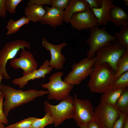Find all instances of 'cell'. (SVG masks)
I'll use <instances>...</instances> for the list:
<instances>
[{"instance_id": "6", "label": "cell", "mask_w": 128, "mask_h": 128, "mask_svg": "<svg viewBox=\"0 0 128 128\" xmlns=\"http://www.w3.org/2000/svg\"><path fill=\"white\" fill-rule=\"evenodd\" d=\"M90 31L89 37L86 40L90 47L87 52V57L88 58L95 57L96 51L99 49L117 41L114 36L108 33L105 27L100 28L98 26L94 27L90 29Z\"/></svg>"}, {"instance_id": "12", "label": "cell", "mask_w": 128, "mask_h": 128, "mask_svg": "<svg viewBox=\"0 0 128 128\" xmlns=\"http://www.w3.org/2000/svg\"><path fill=\"white\" fill-rule=\"evenodd\" d=\"M70 23L73 28L78 31L90 29L98 26L97 19L91 9L89 8L84 11L74 14Z\"/></svg>"}, {"instance_id": "7", "label": "cell", "mask_w": 128, "mask_h": 128, "mask_svg": "<svg viewBox=\"0 0 128 128\" xmlns=\"http://www.w3.org/2000/svg\"><path fill=\"white\" fill-rule=\"evenodd\" d=\"M96 59L95 56L90 59L86 57L74 63L63 81L73 86L79 84L92 73Z\"/></svg>"}, {"instance_id": "16", "label": "cell", "mask_w": 128, "mask_h": 128, "mask_svg": "<svg viewBox=\"0 0 128 128\" xmlns=\"http://www.w3.org/2000/svg\"><path fill=\"white\" fill-rule=\"evenodd\" d=\"M114 1L113 0H102V5L100 8L91 9L97 19L98 26L106 25L108 24L110 10L115 6L113 4Z\"/></svg>"}, {"instance_id": "33", "label": "cell", "mask_w": 128, "mask_h": 128, "mask_svg": "<svg viewBox=\"0 0 128 128\" xmlns=\"http://www.w3.org/2000/svg\"><path fill=\"white\" fill-rule=\"evenodd\" d=\"M36 4L42 6L45 5H51V0H30L27 3V5Z\"/></svg>"}, {"instance_id": "5", "label": "cell", "mask_w": 128, "mask_h": 128, "mask_svg": "<svg viewBox=\"0 0 128 128\" xmlns=\"http://www.w3.org/2000/svg\"><path fill=\"white\" fill-rule=\"evenodd\" d=\"M127 50L118 41L101 48L96 53V61L94 67L107 63L116 72L118 62Z\"/></svg>"}, {"instance_id": "26", "label": "cell", "mask_w": 128, "mask_h": 128, "mask_svg": "<svg viewBox=\"0 0 128 128\" xmlns=\"http://www.w3.org/2000/svg\"><path fill=\"white\" fill-rule=\"evenodd\" d=\"M128 86V71L122 74L114 80L112 89L125 88Z\"/></svg>"}, {"instance_id": "18", "label": "cell", "mask_w": 128, "mask_h": 128, "mask_svg": "<svg viewBox=\"0 0 128 128\" xmlns=\"http://www.w3.org/2000/svg\"><path fill=\"white\" fill-rule=\"evenodd\" d=\"M109 15V21L112 22L115 27L128 26V14L118 6L111 8Z\"/></svg>"}, {"instance_id": "20", "label": "cell", "mask_w": 128, "mask_h": 128, "mask_svg": "<svg viewBox=\"0 0 128 128\" xmlns=\"http://www.w3.org/2000/svg\"><path fill=\"white\" fill-rule=\"evenodd\" d=\"M125 88L111 89L105 92L101 95L100 102L115 106L116 101Z\"/></svg>"}, {"instance_id": "13", "label": "cell", "mask_w": 128, "mask_h": 128, "mask_svg": "<svg viewBox=\"0 0 128 128\" xmlns=\"http://www.w3.org/2000/svg\"><path fill=\"white\" fill-rule=\"evenodd\" d=\"M42 46L50 53L51 59L49 60V65L55 69L59 70L63 67L66 60L64 56L61 53L63 48L66 45V44L63 42L58 45H55L48 41L43 38L42 40Z\"/></svg>"}, {"instance_id": "32", "label": "cell", "mask_w": 128, "mask_h": 128, "mask_svg": "<svg viewBox=\"0 0 128 128\" xmlns=\"http://www.w3.org/2000/svg\"><path fill=\"white\" fill-rule=\"evenodd\" d=\"M89 5V9H98L100 8L102 5V0H85Z\"/></svg>"}, {"instance_id": "14", "label": "cell", "mask_w": 128, "mask_h": 128, "mask_svg": "<svg viewBox=\"0 0 128 128\" xmlns=\"http://www.w3.org/2000/svg\"><path fill=\"white\" fill-rule=\"evenodd\" d=\"M49 60L45 61L39 69L20 78H14L12 83L16 85H18L19 88L21 89L24 87L31 80L41 78H44L47 74H49L53 68L49 65Z\"/></svg>"}, {"instance_id": "37", "label": "cell", "mask_w": 128, "mask_h": 128, "mask_svg": "<svg viewBox=\"0 0 128 128\" xmlns=\"http://www.w3.org/2000/svg\"><path fill=\"white\" fill-rule=\"evenodd\" d=\"M124 128H128V118L127 119L125 122Z\"/></svg>"}, {"instance_id": "39", "label": "cell", "mask_w": 128, "mask_h": 128, "mask_svg": "<svg viewBox=\"0 0 128 128\" xmlns=\"http://www.w3.org/2000/svg\"><path fill=\"white\" fill-rule=\"evenodd\" d=\"M0 128H5L4 124L2 123H0Z\"/></svg>"}, {"instance_id": "22", "label": "cell", "mask_w": 128, "mask_h": 128, "mask_svg": "<svg viewBox=\"0 0 128 128\" xmlns=\"http://www.w3.org/2000/svg\"><path fill=\"white\" fill-rule=\"evenodd\" d=\"M115 106L121 113L128 115V88H126L117 100Z\"/></svg>"}, {"instance_id": "1", "label": "cell", "mask_w": 128, "mask_h": 128, "mask_svg": "<svg viewBox=\"0 0 128 128\" xmlns=\"http://www.w3.org/2000/svg\"><path fill=\"white\" fill-rule=\"evenodd\" d=\"M0 89L5 98L3 104V108L5 115L7 118L12 110L48 93L47 90H37L34 89L25 91L17 90L4 85H0Z\"/></svg>"}, {"instance_id": "38", "label": "cell", "mask_w": 128, "mask_h": 128, "mask_svg": "<svg viewBox=\"0 0 128 128\" xmlns=\"http://www.w3.org/2000/svg\"><path fill=\"white\" fill-rule=\"evenodd\" d=\"M123 1L125 4V5L127 7L128 6V0H124Z\"/></svg>"}, {"instance_id": "28", "label": "cell", "mask_w": 128, "mask_h": 128, "mask_svg": "<svg viewBox=\"0 0 128 128\" xmlns=\"http://www.w3.org/2000/svg\"><path fill=\"white\" fill-rule=\"evenodd\" d=\"M22 1V0H6L5 4L6 11L11 14H14L16 7Z\"/></svg>"}, {"instance_id": "31", "label": "cell", "mask_w": 128, "mask_h": 128, "mask_svg": "<svg viewBox=\"0 0 128 128\" xmlns=\"http://www.w3.org/2000/svg\"><path fill=\"white\" fill-rule=\"evenodd\" d=\"M4 99L2 93L0 95V123L7 124L8 123L9 121L5 115L3 108Z\"/></svg>"}, {"instance_id": "42", "label": "cell", "mask_w": 128, "mask_h": 128, "mask_svg": "<svg viewBox=\"0 0 128 128\" xmlns=\"http://www.w3.org/2000/svg\"></svg>"}, {"instance_id": "15", "label": "cell", "mask_w": 128, "mask_h": 128, "mask_svg": "<svg viewBox=\"0 0 128 128\" xmlns=\"http://www.w3.org/2000/svg\"><path fill=\"white\" fill-rule=\"evenodd\" d=\"M44 8L46 12L41 24L49 25L54 28L63 25L64 21V10L46 6L44 7Z\"/></svg>"}, {"instance_id": "19", "label": "cell", "mask_w": 128, "mask_h": 128, "mask_svg": "<svg viewBox=\"0 0 128 128\" xmlns=\"http://www.w3.org/2000/svg\"><path fill=\"white\" fill-rule=\"evenodd\" d=\"M25 14L33 23L41 22L46 11L43 6L36 4L27 6L24 9Z\"/></svg>"}, {"instance_id": "9", "label": "cell", "mask_w": 128, "mask_h": 128, "mask_svg": "<svg viewBox=\"0 0 128 128\" xmlns=\"http://www.w3.org/2000/svg\"><path fill=\"white\" fill-rule=\"evenodd\" d=\"M74 110L73 118L79 127L87 125L94 118V109L88 99H81L73 96Z\"/></svg>"}, {"instance_id": "27", "label": "cell", "mask_w": 128, "mask_h": 128, "mask_svg": "<svg viewBox=\"0 0 128 128\" xmlns=\"http://www.w3.org/2000/svg\"><path fill=\"white\" fill-rule=\"evenodd\" d=\"M37 118L36 117H29L7 126L9 128H30Z\"/></svg>"}, {"instance_id": "17", "label": "cell", "mask_w": 128, "mask_h": 128, "mask_svg": "<svg viewBox=\"0 0 128 128\" xmlns=\"http://www.w3.org/2000/svg\"><path fill=\"white\" fill-rule=\"evenodd\" d=\"M89 8V5L85 0H70L69 5L64 10V21L70 23L74 14L84 11Z\"/></svg>"}, {"instance_id": "40", "label": "cell", "mask_w": 128, "mask_h": 128, "mask_svg": "<svg viewBox=\"0 0 128 128\" xmlns=\"http://www.w3.org/2000/svg\"><path fill=\"white\" fill-rule=\"evenodd\" d=\"M79 127V128H87V125H81Z\"/></svg>"}, {"instance_id": "36", "label": "cell", "mask_w": 128, "mask_h": 128, "mask_svg": "<svg viewBox=\"0 0 128 128\" xmlns=\"http://www.w3.org/2000/svg\"><path fill=\"white\" fill-rule=\"evenodd\" d=\"M4 77L3 75L0 73V95L2 94L1 92V91L0 89V83L1 81V80L3 79Z\"/></svg>"}, {"instance_id": "8", "label": "cell", "mask_w": 128, "mask_h": 128, "mask_svg": "<svg viewBox=\"0 0 128 128\" xmlns=\"http://www.w3.org/2000/svg\"><path fill=\"white\" fill-rule=\"evenodd\" d=\"M25 48L30 50L31 48L30 44L25 40L17 39L6 43L0 50V73L5 79L11 78L6 70L8 61L15 57L20 49H24Z\"/></svg>"}, {"instance_id": "41", "label": "cell", "mask_w": 128, "mask_h": 128, "mask_svg": "<svg viewBox=\"0 0 128 128\" xmlns=\"http://www.w3.org/2000/svg\"><path fill=\"white\" fill-rule=\"evenodd\" d=\"M5 128H9L7 126H6L5 127Z\"/></svg>"}, {"instance_id": "30", "label": "cell", "mask_w": 128, "mask_h": 128, "mask_svg": "<svg viewBox=\"0 0 128 128\" xmlns=\"http://www.w3.org/2000/svg\"><path fill=\"white\" fill-rule=\"evenodd\" d=\"M128 115L121 113L119 118L116 121L112 128H124L125 122Z\"/></svg>"}, {"instance_id": "2", "label": "cell", "mask_w": 128, "mask_h": 128, "mask_svg": "<svg viewBox=\"0 0 128 128\" xmlns=\"http://www.w3.org/2000/svg\"><path fill=\"white\" fill-rule=\"evenodd\" d=\"M94 67L87 84L91 91L103 93L111 89L115 72L107 63Z\"/></svg>"}, {"instance_id": "25", "label": "cell", "mask_w": 128, "mask_h": 128, "mask_svg": "<svg viewBox=\"0 0 128 128\" xmlns=\"http://www.w3.org/2000/svg\"><path fill=\"white\" fill-rule=\"evenodd\" d=\"M53 119L50 114H46L43 117L38 118L33 123L30 128H45L46 126L54 123Z\"/></svg>"}, {"instance_id": "4", "label": "cell", "mask_w": 128, "mask_h": 128, "mask_svg": "<svg viewBox=\"0 0 128 128\" xmlns=\"http://www.w3.org/2000/svg\"><path fill=\"white\" fill-rule=\"evenodd\" d=\"M63 74L62 71L54 73L49 78L48 82L41 85L42 88L47 90L48 99L59 101L70 96L73 86L62 80Z\"/></svg>"}, {"instance_id": "3", "label": "cell", "mask_w": 128, "mask_h": 128, "mask_svg": "<svg viewBox=\"0 0 128 128\" xmlns=\"http://www.w3.org/2000/svg\"><path fill=\"white\" fill-rule=\"evenodd\" d=\"M44 105L45 113L49 114L53 118L55 127L66 119L73 118L74 107L73 98L72 96L62 100L56 105H52L46 101Z\"/></svg>"}, {"instance_id": "34", "label": "cell", "mask_w": 128, "mask_h": 128, "mask_svg": "<svg viewBox=\"0 0 128 128\" xmlns=\"http://www.w3.org/2000/svg\"><path fill=\"white\" fill-rule=\"evenodd\" d=\"M6 0H0V17L2 18H5L6 14L5 8Z\"/></svg>"}, {"instance_id": "24", "label": "cell", "mask_w": 128, "mask_h": 128, "mask_svg": "<svg viewBox=\"0 0 128 128\" xmlns=\"http://www.w3.org/2000/svg\"><path fill=\"white\" fill-rule=\"evenodd\" d=\"M114 35L120 44L128 50V26H121L120 32Z\"/></svg>"}, {"instance_id": "29", "label": "cell", "mask_w": 128, "mask_h": 128, "mask_svg": "<svg viewBox=\"0 0 128 128\" xmlns=\"http://www.w3.org/2000/svg\"><path fill=\"white\" fill-rule=\"evenodd\" d=\"M70 0H51V7L64 10L67 7Z\"/></svg>"}, {"instance_id": "23", "label": "cell", "mask_w": 128, "mask_h": 128, "mask_svg": "<svg viewBox=\"0 0 128 128\" xmlns=\"http://www.w3.org/2000/svg\"><path fill=\"white\" fill-rule=\"evenodd\" d=\"M117 67V70L114 75V81L123 73L128 71V50L126 51L119 60Z\"/></svg>"}, {"instance_id": "10", "label": "cell", "mask_w": 128, "mask_h": 128, "mask_svg": "<svg viewBox=\"0 0 128 128\" xmlns=\"http://www.w3.org/2000/svg\"><path fill=\"white\" fill-rule=\"evenodd\" d=\"M121 114L115 106L100 102L94 110V118L102 128H112Z\"/></svg>"}, {"instance_id": "35", "label": "cell", "mask_w": 128, "mask_h": 128, "mask_svg": "<svg viewBox=\"0 0 128 128\" xmlns=\"http://www.w3.org/2000/svg\"><path fill=\"white\" fill-rule=\"evenodd\" d=\"M87 128H102L101 127L94 118L87 125Z\"/></svg>"}, {"instance_id": "21", "label": "cell", "mask_w": 128, "mask_h": 128, "mask_svg": "<svg viewBox=\"0 0 128 128\" xmlns=\"http://www.w3.org/2000/svg\"><path fill=\"white\" fill-rule=\"evenodd\" d=\"M29 19L27 17L23 16L18 20H10L6 26L7 29L6 35H9L16 33L23 25L27 24L29 22Z\"/></svg>"}, {"instance_id": "11", "label": "cell", "mask_w": 128, "mask_h": 128, "mask_svg": "<svg viewBox=\"0 0 128 128\" xmlns=\"http://www.w3.org/2000/svg\"><path fill=\"white\" fill-rule=\"evenodd\" d=\"M18 58L15 57L10 60L9 64L12 68L21 69L23 71V76L30 73L37 69L38 63L32 54L25 49L22 50Z\"/></svg>"}]
</instances>
